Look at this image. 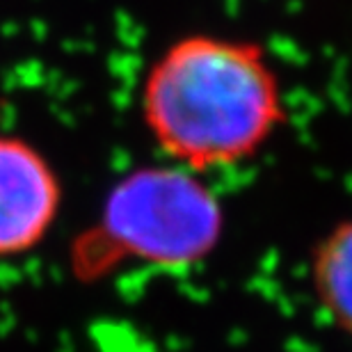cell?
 Segmentation results:
<instances>
[{
  "label": "cell",
  "instance_id": "obj_1",
  "mask_svg": "<svg viewBox=\"0 0 352 352\" xmlns=\"http://www.w3.org/2000/svg\"><path fill=\"white\" fill-rule=\"evenodd\" d=\"M142 119L174 163L204 172L256 156L286 110L261 46L199 32L172 41L149 67Z\"/></svg>",
  "mask_w": 352,
  "mask_h": 352
},
{
  "label": "cell",
  "instance_id": "obj_2",
  "mask_svg": "<svg viewBox=\"0 0 352 352\" xmlns=\"http://www.w3.org/2000/svg\"><path fill=\"white\" fill-rule=\"evenodd\" d=\"M222 224L220 201L186 167H140L110 190L98 224L76 245L74 265L80 277L124 261L188 267L215 250Z\"/></svg>",
  "mask_w": 352,
  "mask_h": 352
},
{
  "label": "cell",
  "instance_id": "obj_3",
  "mask_svg": "<svg viewBox=\"0 0 352 352\" xmlns=\"http://www.w3.org/2000/svg\"><path fill=\"white\" fill-rule=\"evenodd\" d=\"M62 183L30 142L0 135V258L28 254L51 231Z\"/></svg>",
  "mask_w": 352,
  "mask_h": 352
},
{
  "label": "cell",
  "instance_id": "obj_4",
  "mask_svg": "<svg viewBox=\"0 0 352 352\" xmlns=\"http://www.w3.org/2000/svg\"><path fill=\"white\" fill-rule=\"evenodd\" d=\"M311 284L329 320L352 336V217L336 224L316 245Z\"/></svg>",
  "mask_w": 352,
  "mask_h": 352
}]
</instances>
